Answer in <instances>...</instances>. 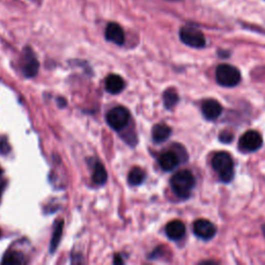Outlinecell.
<instances>
[{
  "mask_svg": "<svg viewBox=\"0 0 265 265\" xmlns=\"http://www.w3.org/2000/svg\"><path fill=\"white\" fill-rule=\"evenodd\" d=\"M170 184L176 196L182 199H188L195 188L196 178L190 171L182 170L172 176Z\"/></svg>",
  "mask_w": 265,
  "mask_h": 265,
  "instance_id": "1",
  "label": "cell"
},
{
  "mask_svg": "<svg viewBox=\"0 0 265 265\" xmlns=\"http://www.w3.org/2000/svg\"><path fill=\"white\" fill-rule=\"evenodd\" d=\"M212 165L222 182L229 184L234 178V162L228 152H216L212 160Z\"/></svg>",
  "mask_w": 265,
  "mask_h": 265,
  "instance_id": "2",
  "label": "cell"
},
{
  "mask_svg": "<svg viewBox=\"0 0 265 265\" xmlns=\"http://www.w3.org/2000/svg\"><path fill=\"white\" fill-rule=\"evenodd\" d=\"M216 80L220 86L234 87L242 81V74L233 66L220 64L216 70Z\"/></svg>",
  "mask_w": 265,
  "mask_h": 265,
  "instance_id": "3",
  "label": "cell"
},
{
  "mask_svg": "<svg viewBox=\"0 0 265 265\" xmlns=\"http://www.w3.org/2000/svg\"><path fill=\"white\" fill-rule=\"evenodd\" d=\"M180 40L184 45L195 49H202L206 46V40L204 34L199 29L193 26H184L180 32Z\"/></svg>",
  "mask_w": 265,
  "mask_h": 265,
  "instance_id": "4",
  "label": "cell"
},
{
  "mask_svg": "<svg viewBox=\"0 0 265 265\" xmlns=\"http://www.w3.org/2000/svg\"><path fill=\"white\" fill-rule=\"evenodd\" d=\"M263 145V138L257 130H248L240 137L238 142L240 150L242 152H254Z\"/></svg>",
  "mask_w": 265,
  "mask_h": 265,
  "instance_id": "5",
  "label": "cell"
},
{
  "mask_svg": "<svg viewBox=\"0 0 265 265\" xmlns=\"http://www.w3.org/2000/svg\"><path fill=\"white\" fill-rule=\"evenodd\" d=\"M182 158L186 160V154L184 148H180V152L175 150L165 152L160 156L158 164L164 171H172L180 165Z\"/></svg>",
  "mask_w": 265,
  "mask_h": 265,
  "instance_id": "6",
  "label": "cell"
},
{
  "mask_svg": "<svg viewBox=\"0 0 265 265\" xmlns=\"http://www.w3.org/2000/svg\"><path fill=\"white\" fill-rule=\"evenodd\" d=\"M130 120V113L124 107H116L108 112L107 122L109 126L116 130H120L124 128Z\"/></svg>",
  "mask_w": 265,
  "mask_h": 265,
  "instance_id": "7",
  "label": "cell"
},
{
  "mask_svg": "<svg viewBox=\"0 0 265 265\" xmlns=\"http://www.w3.org/2000/svg\"><path fill=\"white\" fill-rule=\"evenodd\" d=\"M194 233L197 238L203 240H210L216 234V227L208 220H197L193 226Z\"/></svg>",
  "mask_w": 265,
  "mask_h": 265,
  "instance_id": "8",
  "label": "cell"
},
{
  "mask_svg": "<svg viewBox=\"0 0 265 265\" xmlns=\"http://www.w3.org/2000/svg\"><path fill=\"white\" fill-rule=\"evenodd\" d=\"M40 64L32 48H25L23 52V72L26 77H34L38 72Z\"/></svg>",
  "mask_w": 265,
  "mask_h": 265,
  "instance_id": "9",
  "label": "cell"
},
{
  "mask_svg": "<svg viewBox=\"0 0 265 265\" xmlns=\"http://www.w3.org/2000/svg\"><path fill=\"white\" fill-rule=\"evenodd\" d=\"M201 111L205 120H216L223 113V107L216 100H205L201 105Z\"/></svg>",
  "mask_w": 265,
  "mask_h": 265,
  "instance_id": "10",
  "label": "cell"
},
{
  "mask_svg": "<svg viewBox=\"0 0 265 265\" xmlns=\"http://www.w3.org/2000/svg\"><path fill=\"white\" fill-rule=\"evenodd\" d=\"M105 36L109 42H112L116 45H124L126 36L122 27L115 22H111L107 25L105 30Z\"/></svg>",
  "mask_w": 265,
  "mask_h": 265,
  "instance_id": "11",
  "label": "cell"
},
{
  "mask_svg": "<svg viewBox=\"0 0 265 265\" xmlns=\"http://www.w3.org/2000/svg\"><path fill=\"white\" fill-rule=\"evenodd\" d=\"M166 234L171 240H180L186 234V226L178 220H171L166 226Z\"/></svg>",
  "mask_w": 265,
  "mask_h": 265,
  "instance_id": "12",
  "label": "cell"
},
{
  "mask_svg": "<svg viewBox=\"0 0 265 265\" xmlns=\"http://www.w3.org/2000/svg\"><path fill=\"white\" fill-rule=\"evenodd\" d=\"M124 81L120 76L110 75L106 79V90L113 94L122 92L124 90Z\"/></svg>",
  "mask_w": 265,
  "mask_h": 265,
  "instance_id": "13",
  "label": "cell"
},
{
  "mask_svg": "<svg viewBox=\"0 0 265 265\" xmlns=\"http://www.w3.org/2000/svg\"><path fill=\"white\" fill-rule=\"evenodd\" d=\"M171 135V128L165 124H156L152 128V139L156 143L166 141Z\"/></svg>",
  "mask_w": 265,
  "mask_h": 265,
  "instance_id": "14",
  "label": "cell"
},
{
  "mask_svg": "<svg viewBox=\"0 0 265 265\" xmlns=\"http://www.w3.org/2000/svg\"><path fill=\"white\" fill-rule=\"evenodd\" d=\"M62 230H64V220H60V222H57L54 228V231H53V236H52L51 244H50L51 253L55 252L58 244H60V240H62Z\"/></svg>",
  "mask_w": 265,
  "mask_h": 265,
  "instance_id": "15",
  "label": "cell"
},
{
  "mask_svg": "<svg viewBox=\"0 0 265 265\" xmlns=\"http://www.w3.org/2000/svg\"><path fill=\"white\" fill-rule=\"evenodd\" d=\"M107 171L105 167L102 166L100 163H96L94 165V170L92 174V180L96 184H104L107 180Z\"/></svg>",
  "mask_w": 265,
  "mask_h": 265,
  "instance_id": "16",
  "label": "cell"
},
{
  "mask_svg": "<svg viewBox=\"0 0 265 265\" xmlns=\"http://www.w3.org/2000/svg\"><path fill=\"white\" fill-rule=\"evenodd\" d=\"M163 100H164V105H165V108L170 110L172 109L176 104L178 102V92H176L175 90H173V88H170V90H167L164 94H163Z\"/></svg>",
  "mask_w": 265,
  "mask_h": 265,
  "instance_id": "17",
  "label": "cell"
},
{
  "mask_svg": "<svg viewBox=\"0 0 265 265\" xmlns=\"http://www.w3.org/2000/svg\"><path fill=\"white\" fill-rule=\"evenodd\" d=\"M144 178H145L144 171L139 167H135L130 171L128 180L132 186H139L143 182Z\"/></svg>",
  "mask_w": 265,
  "mask_h": 265,
  "instance_id": "18",
  "label": "cell"
},
{
  "mask_svg": "<svg viewBox=\"0 0 265 265\" xmlns=\"http://www.w3.org/2000/svg\"><path fill=\"white\" fill-rule=\"evenodd\" d=\"M24 263V257L21 253L10 252L8 253L2 260V264L4 265H21Z\"/></svg>",
  "mask_w": 265,
  "mask_h": 265,
  "instance_id": "19",
  "label": "cell"
},
{
  "mask_svg": "<svg viewBox=\"0 0 265 265\" xmlns=\"http://www.w3.org/2000/svg\"><path fill=\"white\" fill-rule=\"evenodd\" d=\"M234 139V135L232 134L231 132L229 130H223V132H220V135H218V140L222 142V143H230L232 140Z\"/></svg>",
  "mask_w": 265,
  "mask_h": 265,
  "instance_id": "20",
  "label": "cell"
},
{
  "mask_svg": "<svg viewBox=\"0 0 265 265\" xmlns=\"http://www.w3.org/2000/svg\"><path fill=\"white\" fill-rule=\"evenodd\" d=\"M114 264H122V257L120 256H118V255H116L115 257H114Z\"/></svg>",
  "mask_w": 265,
  "mask_h": 265,
  "instance_id": "21",
  "label": "cell"
},
{
  "mask_svg": "<svg viewBox=\"0 0 265 265\" xmlns=\"http://www.w3.org/2000/svg\"><path fill=\"white\" fill-rule=\"evenodd\" d=\"M58 102H60V107L66 105V102L64 100V98H60V100H58Z\"/></svg>",
  "mask_w": 265,
  "mask_h": 265,
  "instance_id": "22",
  "label": "cell"
},
{
  "mask_svg": "<svg viewBox=\"0 0 265 265\" xmlns=\"http://www.w3.org/2000/svg\"><path fill=\"white\" fill-rule=\"evenodd\" d=\"M167 2H180V0H167Z\"/></svg>",
  "mask_w": 265,
  "mask_h": 265,
  "instance_id": "23",
  "label": "cell"
},
{
  "mask_svg": "<svg viewBox=\"0 0 265 265\" xmlns=\"http://www.w3.org/2000/svg\"><path fill=\"white\" fill-rule=\"evenodd\" d=\"M0 174H2V169H0Z\"/></svg>",
  "mask_w": 265,
  "mask_h": 265,
  "instance_id": "24",
  "label": "cell"
}]
</instances>
